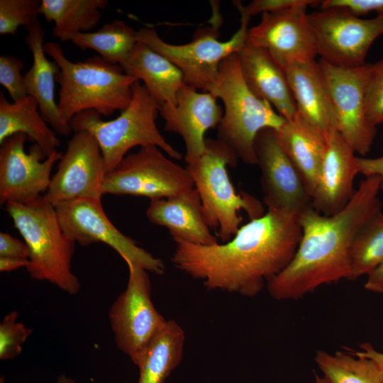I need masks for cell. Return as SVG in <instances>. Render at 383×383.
Segmentation results:
<instances>
[{
  "label": "cell",
  "instance_id": "obj_1",
  "mask_svg": "<svg viewBox=\"0 0 383 383\" xmlns=\"http://www.w3.org/2000/svg\"><path fill=\"white\" fill-rule=\"evenodd\" d=\"M301 237L298 217L267 209L223 243L199 245L174 240L175 267L209 290L252 297L293 259Z\"/></svg>",
  "mask_w": 383,
  "mask_h": 383
},
{
  "label": "cell",
  "instance_id": "obj_2",
  "mask_svg": "<svg viewBox=\"0 0 383 383\" xmlns=\"http://www.w3.org/2000/svg\"><path fill=\"white\" fill-rule=\"evenodd\" d=\"M379 191V177H367L338 213L326 216L311 208L299 215V246L286 268L267 282L270 296L298 299L323 284L351 279V243L358 229L381 210Z\"/></svg>",
  "mask_w": 383,
  "mask_h": 383
},
{
  "label": "cell",
  "instance_id": "obj_3",
  "mask_svg": "<svg viewBox=\"0 0 383 383\" xmlns=\"http://www.w3.org/2000/svg\"><path fill=\"white\" fill-rule=\"evenodd\" d=\"M44 50L60 69L56 77L60 86L57 106L66 123L70 125L74 116L85 111L107 117L130 104L133 86L138 80L125 73L119 65L110 64L100 56L72 62L61 46L52 41L45 43Z\"/></svg>",
  "mask_w": 383,
  "mask_h": 383
},
{
  "label": "cell",
  "instance_id": "obj_4",
  "mask_svg": "<svg viewBox=\"0 0 383 383\" xmlns=\"http://www.w3.org/2000/svg\"><path fill=\"white\" fill-rule=\"evenodd\" d=\"M5 209L28 246L30 277L77 294L81 286L71 265L75 243L64 232L55 206L43 195L27 204L7 203Z\"/></svg>",
  "mask_w": 383,
  "mask_h": 383
},
{
  "label": "cell",
  "instance_id": "obj_5",
  "mask_svg": "<svg viewBox=\"0 0 383 383\" xmlns=\"http://www.w3.org/2000/svg\"><path fill=\"white\" fill-rule=\"evenodd\" d=\"M158 113L159 104L146 87L137 81L133 86L130 104L116 118L104 121L99 113L88 110L74 116L70 123L74 133L87 131L95 138L109 172L136 146H157L173 159L182 158L159 131Z\"/></svg>",
  "mask_w": 383,
  "mask_h": 383
},
{
  "label": "cell",
  "instance_id": "obj_6",
  "mask_svg": "<svg viewBox=\"0 0 383 383\" xmlns=\"http://www.w3.org/2000/svg\"><path fill=\"white\" fill-rule=\"evenodd\" d=\"M211 93L224 105L217 139L248 165H256L255 139L264 128L278 131L286 119L266 100L257 96L246 83L236 53L220 64Z\"/></svg>",
  "mask_w": 383,
  "mask_h": 383
},
{
  "label": "cell",
  "instance_id": "obj_7",
  "mask_svg": "<svg viewBox=\"0 0 383 383\" xmlns=\"http://www.w3.org/2000/svg\"><path fill=\"white\" fill-rule=\"evenodd\" d=\"M238 159L221 140L206 138V150L187 164L188 170L202 204L210 228L216 230L221 242L230 240L241 226V210L250 220L265 213L262 203L253 196L238 194L229 178L227 166L234 167Z\"/></svg>",
  "mask_w": 383,
  "mask_h": 383
},
{
  "label": "cell",
  "instance_id": "obj_8",
  "mask_svg": "<svg viewBox=\"0 0 383 383\" xmlns=\"http://www.w3.org/2000/svg\"><path fill=\"white\" fill-rule=\"evenodd\" d=\"M236 7L240 14V26L226 41L218 40V32L213 27L197 30L191 42L182 45L164 41L152 28H140L136 32V38L177 66L183 73L186 84L203 92H210L217 79L220 64L237 53L248 38L250 16Z\"/></svg>",
  "mask_w": 383,
  "mask_h": 383
},
{
  "label": "cell",
  "instance_id": "obj_9",
  "mask_svg": "<svg viewBox=\"0 0 383 383\" xmlns=\"http://www.w3.org/2000/svg\"><path fill=\"white\" fill-rule=\"evenodd\" d=\"M157 146L141 147L126 155L104 177V194L169 198L194 188L188 170L167 157Z\"/></svg>",
  "mask_w": 383,
  "mask_h": 383
},
{
  "label": "cell",
  "instance_id": "obj_10",
  "mask_svg": "<svg viewBox=\"0 0 383 383\" xmlns=\"http://www.w3.org/2000/svg\"><path fill=\"white\" fill-rule=\"evenodd\" d=\"M128 268L126 288L111 306L109 319L117 347L138 366L167 321L152 301L148 272L133 265Z\"/></svg>",
  "mask_w": 383,
  "mask_h": 383
},
{
  "label": "cell",
  "instance_id": "obj_11",
  "mask_svg": "<svg viewBox=\"0 0 383 383\" xmlns=\"http://www.w3.org/2000/svg\"><path fill=\"white\" fill-rule=\"evenodd\" d=\"M309 20L317 55L338 67L364 65L371 45L383 35V14L365 19L345 9L331 8L309 13Z\"/></svg>",
  "mask_w": 383,
  "mask_h": 383
},
{
  "label": "cell",
  "instance_id": "obj_12",
  "mask_svg": "<svg viewBox=\"0 0 383 383\" xmlns=\"http://www.w3.org/2000/svg\"><path fill=\"white\" fill-rule=\"evenodd\" d=\"M328 89L334 126L355 152L368 153L377 134V127L368 120L365 87L369 64L347 68L318 61Z\"/></svg>",
  "mask_w": 383,
  "mask_h": 383
},
{
  "label": "cell",
  "instance_id": "obj_13",
  "mask_svg": "<svg viewBox=\"0 0 383 383\" xmlns=\"http://www.w3.org/2000/svg\"><path fill=\"white\" fill-rule=\"evenodd\" d=\"M61 226L75 243L87 246L103 243L116 250L128 265L161 275L165 265L122 233L106 215L101 199H80L55 206Z\"/></svg>",
  "mask_w": 383,
  "mask_h": 383
},
{
  "label": "cell",
  "instance_id": "obj_14",
  "mask_svg": "<svg viewBox=\"0 0 383 383\" xmlns=\"http://www.w3.org/2000/svg\"><path fill=\"white\" fill-rule=\"evenodd\" d=\"M254 150L267 209L298 217L312 208L307 186L280 145L276 131L269 128L261 130L255 139Z\"/></svg>",
  "mask_w": 383,
  "mask_h": 383
},
{
  "label": "cell",
  "instance_id": "obj_15",
  "mask_svg": "<svg viewBox=\"0 0 383 383\" xmlns=\"http://www.w3.org/2000/svg\"><path fill=\"white\" fill-rule=\"evenodd\" d=\"M27 136L16 133L0 143V204H27L43 196L51 182V172L63 152L57 150L48 157L33 143L28 152Z\"/></svg>",
  "mask_w": 383,
  "mask_h": 383
},
{
  "label": "cell",
  "instance_id": "obj_16",
  "mask_svg": "<svg viewBox=\"0 0 383 383\" xmlns=\"http://www.w3.org/2000/svg\"><path fill=\"white\" fill-rule=\"evenodd\" d=\"M106 173L95 138L87 131L75 132L44 196L55 206L80 199H101Z\"/></svg>",
  "mask_w": 383,
  "mask_h": 383
},
{
  "label": "cell",
  "instance_id": "obj_17",
  "mask_svg": "<svg viewBox=\"0 0 383 383\" xmlns=\"http://www.w3.org/2000/svg\"><path fill=\"white\" fill-rule=\"evenodd\" d=\"M306 9L300 6L262 13L259 23L248 29V39L267 50L280 65L315 60L316 43Z\"/></svg>",
  "mask_w": 383,
  "mask_h": 383
},
{
  "label": "cell",
  "instance_id": "obj_18",
  "mask_svg": "<svg viewBox=\"0 0 383 383\" xmlns=\"http://www.w3.org/2000/svg\"><path fill=\"white\" fill-rule=\"evenodd\" d=\"M160 114L165 120V131L179 135L184 140L189 164L206 150V132L217 128L223 115L217 98L209 92H199L185 84L179 90L174 106L163 104Z\"/></svg>",
  "mask_w": 383,
  "mask_h": 383
},
{
  "label": "cell",
  "instance_id": "obj_19",
  "mask_svg": "<svg viewBox=\"0 0 383 383\" xmlns=\"http://www.w3.org/2000/svg\"><path fill=\"white\" fill-rule=\"evenodd\" d=\"M354 150L334 131L327 139L318 182L312 196V208L326 215L342 210L355 193L353 182L358 170Z\"/></svg>",
  "mask_w": 383,
  "mask_h": 383
},
{
  "label": "cell",
  "instance_id": "obj_20",
  "mask_svg": "<svg viewBox=\"0 0 383 383\" xmlns=\"http://www.w3.org/2000/svg\"><path fill=\"white\" fill-rule=\"evenodd\" d=\"M243 77L251 90L267 101L287 121L295 117L297 109L286 74L265 49L248 38L236 53Z\"/></svg>",
  "mask_w": 383,
  "mask_h": 383
},
{
  "label": "cell",
  "instance_id": "obj_21",
  "mask_svg": "<svg viewBox=\"0 0 383 383\" xmlns=\"http://www.w3.org/2000/svg\"><path fill=\"white\" fill-rule=\"evenodd\" d=\"M146 216L151 223L167 228L174 240L199 245L218 243L211 232L195 188L172 197L151 199Z\"/></svg>",
  "mask_w": 383,
  "mask_h": 383
},
{
  "label": "cell",
  "instance_id": "obj_22",
  "mask_svg": "<svg viewBox=\"0 0 383 383\" xmlns=\"http://www.w3.org/2000/svg\"><path fill=\"white\" fill-rule=\"evenodd\" d=\"M281 67L294 98L297 113L327 140L335 129L328 89L318 62H292Z\"/></svg>",
  "mask_w": 383,
  "mask_h": 383
},
{
  "label": "cell",
  "instance_id": "obj_23",
  "mask_svg": "<svg viewBox=\"0 0 383 383\" xmlns=\"http://www.w3.org/2000/svg\"><path fill=\"white\" fill-rule=\"evenodd\" d=\"M26 28L28 34L25 41L33 55V65L24 75L28 95L36 100L42 116L56 133L69 135L72 132V128L62 119L55 97L56 77L60 69L56 62L50 61L46 57L45 31L38 21Z\"/></svg>",
  "mask_w": 383,
  "mask_h": 383
},
{
  "label": "cell",
  "instance_id": "obj_24",
  "mask_svg": "<svg viewBox=\"0 0 383 383\" xmlns=\"http://www.w3.org/2000/svg\"><path fill=\"white\" fill-rule=\"evenodd\" d=\"M120 66L125 73L143 82L160 106L176 105L177 94L186 84L183 73L177 66L138 41Z\"/></svg>",
  "mask_w": 383,
  "mask_h": 383
},
{
  "label": "cell",
  "instance_id": "obj_25",
  "mask_svg": "<svg viewBox=\"0 0 383 383\" xmlns=\"http://www.w3.org/2000/svg\"><path fill=\"white\" fill-rule=\"evenodd\" d=\"M280 145L301 174L311 195L318 182L327 140L296 113L276 131Z\"/></svg>",
  "mask_w": 383,
  "mask_h": 383
},
{
  "label": "cell",
  "instance_id": "obj_26",
  "mask_svg": "<svg viewBox=\"0 0 383 383\" xmlns=\"http://www.w3.org/2000/svg\"><path fill=\"white\" fill-rule=\"evenodd\" d=\"M23 133L38 145L48 157L60 145L55 131L42 116L36 100L27 96L9 102L0 94V143L7 138Z\"/></svg>",
  "mask_w": 383,
  "mask_h": 383
},
{
  "label": "cell",
  "instance_id": "obj_27",
  "mask_svg": "<svg viewBox=\"0 0 383 383\" xmlns=\"http://www.w3.org/2000/svg\"><path fill=\"white\" fill-rule=\"evenodd\" d=\"M107 0H42L39 14L53 22L52 34L61 41L90 32L99 23Z\"/></svg>",
  "mask_w": 383,
  "mask_h": 383
},
{
  "label": "cell",
  "instance_id": "obj_28",
  "mask_svg": "<svg viewBox=\"0 0 383 383\" xmlns=\"http://www.w3.org/2000/svg\"><path fill=\"white\" fill-rule=\"evenodd\" d=\"M185 334L180 326L169 320L145 351L138 365V383H164L180 363Z\"/></svg>",
  "mask_w": 383,
  "mask_h": 383
},
{
  "label": "cell",
  "instance_id": "obj_29",
  "mask_svg": "<svg viewBox=\"0 0 383 383\" xmlns=\"http://www.w3.org/2000/svg\"><path fill=\"white\" fill-rule=\"evenodd\" d=\"M136 32L123 21L115 20L96 31L77 34L71 42L82 50H95L106 62L120 65L138 43Z\"/></svg>",
  "mask_w": 383,
  "mask_h": 383
},
{
  "label": "cell",
  "instance_id": "obj_30",
  "mask_svg": "<svg viewBox=\"0 0 383 383\" xmlns=\"http://www.w3.org/2000/svg\"><path fill=\"white\" fill-rule=\"evenodd\" d=\"M315 361L329 383H381L383 372L372 360L343 352L318 350Z\"/></svg>",
  "mask_w": 383,
  "mask_h": 383
},
{
  "label": "cell",
  "instance_id": "obj_31",
  "mask_svg": "<svg viewBox=\"0 0 383 383\" xmlns=\"http://www.w3.org/2000/svg\"><path fill=\"white\" fill-rule=\"evenodd\" d=\"M351 280L368 275L383 260V213L372 215L356 232L350 248Z\"/></svg>",
  "mask_w": 383,
  "mask_h": 383
},
{
  "label": "cell",
  "instance_id": "obj_32",
  "mask_svg": "<svg viewBox=\"0 0 383 383\" xmlns=\"http://www.w3.org/2000/svg\"><path fill=\"white\" fill-rule=\"evenodd\" d=\"M41 1L0 0V33L15 35L19 26L26 28L38 20Z\"/></svg>",
  "mask_w": 383,
  "mask_h": 383
},
{
  "label": "cell",
  "instance_id": "obj_33",
  "mask_svg": "<svg viewBox=\"0 0 383 383\" xmlns=\"http://www.w3.org/2000/svg\"><path fill=\"white\" fill-rule=\"evenodd\" d=\"M18 313H7L0 323V359L12 360L19 355L23 345L32 333V329L18 322Z\"/></svg>",
  "mask_w": 383,
  "mask_h": 383
},
{
  "label": "cell",
  "instance_id": "obj_34",
  "mask_svg": "<svg viewBox=\"0 0 383 383\" xmlns=\"http://www.w3.org/2000/svg\"><path fill=\"white\" fill-rule=\"evenodd\" d=\"M366 113L374 126L383 123V59L369 64L365 87Z\"/></svg>",
  "mask_w": 383,
  "mask_h": 383
},
{
  "label": "cell",
  "instance_id": "obj_35",
  "mask_svg": "<svg viewBox=\"0 0 383 383\" xmlns=\"http://www.w3.org/2000/svg\"><path fill=\"white\" fill-rule=\"evenodd\" d=\"M23 67L22 60L15 56L2 55L0 57V84L7 90L13 101L28 96L24 75L21 74Z\"/></svg>",
  "mask_w": 383,
  "mask_h": 383
},
{
  "label": "cell",
  "instance_id": "obj_36",
  "mask_svg": "<svg viewBox=\"0 0 383 383\" xmlns=\"http://www.w3.org/2000/svg\"><path fill=\"white\" fill-rule=\"evenodd\" d=\"M321 1L314 0H254L245 6L238 1H235L234 4L239 6L251 17L257 13L275 12L300 6L315 5L321 4Z\"/></svg>",
  "mask_w": 383,
  "mask_h": 383
},
{
  "label": "cell",
  "instance_id": "obj_37",
  "mask_svg": "<svg viewBox=\"0 0 383 383\" xmlns=\"http://www.w3.org/2000/svg\"><path fill=\"white\" fill-rule=\"evenodd\" d=\"M321 5L322 9H345L358 17L371 12L383 14V0H325Z\"/></svg>",
  "mask_w": 383,
  "mask_h": 383
},
{
  "label": "cell",
  "instance_id": "obj_38",
  "mask_svg": "<svg viewBox=\"0 0 383 383\" xmlns=\"http://www.w3.org/2000/svg\"><path fill=\"white\" fill-rule=\"evenodd\" d=\"M28 256L29 251L25 242L7 233H0V257L28 259Z\"/></svg>",
  "mask_w": 383,
  "mask_h": 383
},
{
  "label": "cell",
  "instance_id": "obj_39",
  "mask_svg": "<svg viewBox=\"0 0 383 383\" xmlns=\"http://www.w3.org/2000/svg\"><path fill=\"white\" fill-rule=\"evenodd\" d=\"M358 174L366 177L378 176L380 179V191L383 192V155L375 158L356 157Z\"/></svg>",
  "mask_w": 383,
  "mask_h": 383
},
{
  "label": "cell",
  "instance_id": "obj_40",
  "mask_svg": "<svg viewBox=\"0 0 383 383\" xmlns=\"http://www.w3.org/2000/svg\"><path fill=\"white\" fill-rule=\"evenodd\" d=\"M365 288L370 292L383 294V260L367 275Z\"/></svg>",
  "mask_w": 383,
  "mask_h": 383
},
{
  "label": "cell",
  "instance_id": "obj_41",
  "mask_svg": "<svg viewBox=\"0 0 383 383\" xmlns=\"http://www.w3.org/2000/svg\"><path fill=\"white\" fill-rule=\"evenodd\" d=\"M360 348V350L355 351L353 354L357 357H363L372 360L383 372V353L376 350L369 343H364Z\"/></svg>",
  "mask_w": 383,
  "mask_h": 383
},
{
  "label": "cell",
  "instance_id": "obj_42",
  "mask_svg": "<svg viewBox=\"0 0 383 383\" xmlns=\"http://www.w3.org/2000/svg\"><path fill=\"white\" fill-rule=\"evenodd\" d=\"M28 259L19 257H0V271L11 272L19 268L27 267Z\"/></svg>",
  "mask_w": 383,
  "mask_h": 383
},
{
  "label": "cell",
  "instance_id": "obj_43",
  "mask_svg": "<svg viewBox=\"0 0 383 383\" xmlns=\"http://www.w3.org/2000/svg\"><path fill=\"white\" fill-rule=\"evenodd\" d=\"M57 383H75L72 379L66 377L65 375H60L57 381Z\"/></svg>",
  "mask_w": 383,
  "mask_h": 383
},
{
  "label": "cell",
  "instance_id": "obj_44",
  "mask_svg": "<svg viewBox=\"0 0 383 383\" xmlns=\"http://www.w3.org/2000/svg\"><path fill=\"white\" fill-rule=\"evenodd\" d=\"M315 383H329L324 377L315 374Z\"/></svg>",
  "mask_w": 383,
  "mask_h": 383
},
{
  "label": "cell",
  "instance_id": "obj_45",
  "mask_svg": "<svg viewBox=\"0 0 383 383\" xmlns=\"http://www.w3.org/2000/svg\"><path fill=\"white\" fill-rule=\"evenodd\" d=\"M0 383H4V377L0 379Z\"/></svg>",
  "mask_w": 383,
  "mask_h": 383
},
{
  "label": "cell",
  "instance_id": "obj_46",
  "mask_svg": "<svg viewBox=\"0 0 383 383\" xmlns=\"http://www.w3.org/2000/svg\"><path fill=\"white\" fill-rule=\"evenodd\" d=\"M381 383H383V382H382Z\"/></svg>",
  "mask_w": 383,
  "mask_h": 383
}]
</instances>
